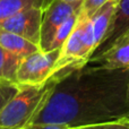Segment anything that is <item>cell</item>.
Masks as SVG:
<instances>
[{
	"label": "cell",
	"mask_w": 129,
	"mask_h": 129,
	"mask_svg": "<svg viewBox=\"0 0 129 129\" xmlns=\"http://www.w3.org/2000/svg\"><path fill=\"white\" fill-rule=\"evenodd\" d=\"M129 70L84 66L54 86L34 123L69 127L129 119Z\"/></svg>",
	"instance_id": "1"
},
{
	"label": "cell",
	"mask_w": 129,
	"mask_h": 129,
	"mask_svg": "<svg viewBox=\"0 0 129 129\" xmlns=\"http://www.w3.org/2000/svg\"><path fill=\"white\" fill-rule=\"evenodd\" d=\"M64 76L63 73L54 74L42 85L18 84V91L0 111V129H24L31 125Z\"/></svg>",
	"instance_id": "2"
},
{
	"label": "cell",
	"mask_w": 129,
	"mask_h": 129,
	"mask_svg": "<svg viewBox=\"0 0 129 129\" xmlns=\"http://www.w3.org/2000/svg\"><path fill=\"white\" fill-rule=\"evenodd\" d=\"M60 56V49L52 51H39L29 54L20 62L17 71V84L42 85L54 75L56 63Z\"/></svg>",
	"instance_id": "3"
},
{
	"label": "cell",
	"mask_w": 129,
	"mask_h": 129,
	"mask_svg": "<svg viewBox=\"0 0 129 129\" xmlns=\"http://www.w3.org/2000/svg\"><path fill=\"white\" fill-rule=\"evenodd\" d=\"M83 1H64V0H53L43 10L42 26H41V41L40 50L47 52L49 45L53 39L58 28L75 14L82 11Z\"/></svg>",
	"instance_id": "4"
},
{
	"label": "cell",
	"mask_w": 129,
	"mask_h": 129,
	"mask_svg": "<svg viewBox=\"0 0 129 129\" xmlns=\"http://www.w3.org/2000/svg\"><path fill=\"white\" fill-rule=\"evenodd\" d=\"M129 41V0H120L116 8L109 29L103 41L100 43L89 62H94L102 54L107 53L112 48Z\"/></svg>",
	"instance_id": "5"
},
{
	"label": "cell",
	"mask_w": 129,
	"mask_h": 129,
	"mask_svg": "<svg viewBox=\"0 0 129 129\" xmlns=\"http://www.w3.org/2000/svg\"><path fill=\"white\" fill-rule=\"evenodd\" d=\"M43 10L33 8L22 11L0 23V29L17 34L40 47Z\"/></svg>",
	"instance_id": "6"
},
{
	"label": "cell",
	"mask_w": 129,
	"mask_h": 129,
	"mask_svg": "<svg viewBox=\"0 0 129 129\" xmlns=\"http://www.w3.org/2000/svg\"><path fill=\"white\" fill-rule=\"evenodd\" d=\"M119 1L120 0H109L101 8H99L95 11V14L89 18L92 24V28H93L96 48L100 45V43L103 41L104 36L107 35L110 23H111V19H112V16H113L114 11H116V8L118 6Z\"/></svg>",
	"instance_id": "7"
},
{
	"label": "cell",
	"mask_w": 129,
	"mask_h": 129,
	"mask_svg": "<svg viewBox=\"0 0 129 129\" xmlns=\"http://www.w3.org/2000/svg\"><path fill=\"white\" fill-rule=\"evenodd\" d=\"M0 47L22 59L40 50L39 45L29 42L26 39L2 29H0Z\"/></svg>",
	"instance_id": "8"
},
{
	"label": "cell",
	"mask_w": 129,
	"mask_h": 129,
	"mask_svg": "<svg viewBox=\"0 0 129 129\" xmlns=\"http://www.w3.org/2000/svg\"><path fill=\"white\" fill-rule=\"evenodd\" d=\"M52 1L53 0H0V23L28 9H45Z\"/></svg>",
	"instance_id": "9"
},
{
	"label": "cell",
	"mask_w": 129,
	"mask_h": 129,
	"mask_svg": "<svg viewBox=\"0 0 129 129\" xmlns=\"http://www.w3.org/2000/svg\"><path fill=\"white\" fill-rule=\"evenodd\" d=\"M94 62L108 69L129 70V41L112 48L110 51L96 59Z\"/></svg>",
	"instance_id": "10"
},
{
	"label": "cell",
	"mask_w": 129,
	"mask_h": 129,
	"mask_svg": "<svg viewBox=\"0 0 129 129\" xmlns=\"http://www.w3.org/2000/svg\"><path fill=\"white\" fill-rule=\"evenodd\" d=\"M79 14L80 13L75 14V15H73L71 17H69L68 19L59 27L58 31H57L56 34H54L53 39H52L51 43H50L48 51L58 50V49H61V48H62L64 42L68 40V38L70 36V34L73 33L74 28H75L76 25H77L78 18H79Z\"/></svg>",
	"instance_id": "11"
},
{
	"label": "cell",
	"mask_w": 129,
	"mask_h": 129,
	"mask_svg": "<svg viewBox=\"0 0 129 129\" xmlns=\"http://www.w3.org/2000/svg\"><path fill=\"white\" fill-rule=\"evenodd\" d=\"M75 129H129V119H120L116 121L80 126V127H75Z\"/></svg>",
	"instance_id": "12"
},
{
	"label": "cell",
	"mask_w": 129,
	"mask_h": 129,
	"mask_svg": "<svg viewBox=\"0 0 129 129\" xmlns=\"http://www.w3.org/2000/svg\"><path fill=\"white\" fill-rule=\"evenodd\" d=\"M18 91V84L9 82H0V111Z\"/></svg>",
	"instance_id": "13"
},
{
	"label": "cell",
	"mask_w": 129,
	"mask_h": 129,
	"mask_svg": "<svg viewBox=\"0 0 129 129\" xmlns=\"http://www.w3.org/2000/svg\"><path fill=\"white\" fill-rule=\"evenodd\" d=\"M108 1L109 0H84L82 7V13L88 18H91L95 14V11L99 8H101L104 4H107Z\"/></svg>",
	"instance_id": "14"
},
{
	"label": "cell",
	"mask_w": 129,
	"mask_h": 129,
	"mask_svg": "<svg viewBox=\"0 0 129 129\" xmlns=\"http://www.w3.org/2000/svg\"><path fill=\"white\" fill-rule=\"evenodd\" d=\"M24 129H75V127H69L64 125H57V123H34L29 125Z\"/></svg>",
	"instance_id": "15"
},
{
	"label": "cell",
	"mask_w": 129,
	"mask_h": 129,
	"mask_svg": "<svg viewBox=\"0 0 129 129\" xmlns=\"http://www.w3.org/2000/svg\"><path fill=\"white\" fill-rule=\"evenodd\" d=\"M5 61H6V51L0 47V82H6L4 79V69H5Z\"/></svg>",
	"instance_id": "16"
},
{
	"label": "cell",
	"mask_w": 129,
	"mask_h": 129,
	"mask_svg": "<svg viewBox=\"0 0 129 129\" xmlns=\"http://www.w3.org/2000/svg\"><path fill=\"white\" fill-rule=\"evenodd\" d=\"M127 101L129 104V80H128V86H127Z\"/></svg>",
	"instance_id": "17"
},
{
	"label": "cell",
	"mask_w": 129,
	"mask_h": 129,
	"mask_svg": "<svg viewBox=\"0 0 129 129\" xmlns=\"http://www.w3.org/2000/svg\"><path fill=\"white\" fill-rule=\"evenodd\" d=\"M64 1H77V0H64Z\"/></svg>",
	"instance_id": "18"
}]
</instances>
